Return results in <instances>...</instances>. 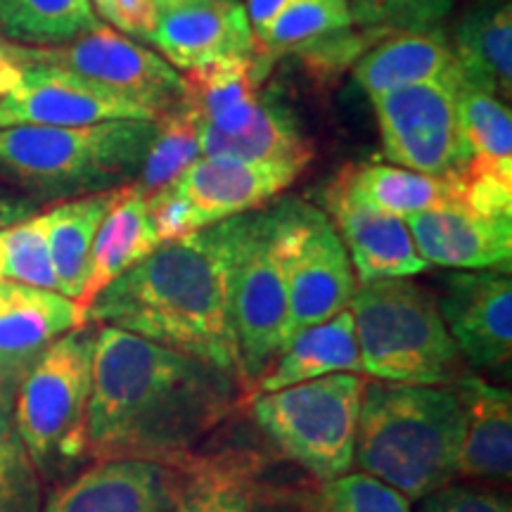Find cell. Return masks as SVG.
Segmentation results:
<instances>
[{"instance_id": "obj_1", "label": "cell", "mask_w": 512, "mask_h": 512, "mask_svg": "<svg viewBox=\"0 0 512 512\" xmlns=\"http://www.w3.org/2000/svg\"><path fill=\"white\" fill-rule=\"evenodd\" d=\"M238 396V375L102 325L88 403V458L181 470L233 413Z\"/></svg>"}, {"instance_id": "obj_2", "label": "cell", "mask_w": 512, "mask_h": 512, "mask_svg": "<svg viewBox=\"0 0 512 512\" xmlns=\"http://www.w3.org/2000/svg\"><path fill=\"white\" fill-rule=\"evenodd\" d=\"M245 216L159 245L88 304V323L131 332L240 377L233 261Z\"/></svg>"}, {"instance_id": "obj_3", "label": "cell", "mask_w": 512, "mask_h": 512, "mask_svg": "<svg viewBox=\"0 0 512 512\" xmlns=\"http://www.w3.org/2000/svg\"><path fill=\"white\" fill-rule=\"evenodd\" d=\"M463 403L453 384L425 387L368 380L356 432V463L422 501L458 477Z\"/></svg>"}, {"instance_id": "obj_4", "label": "cell", "mask_w": 512, "mask_h": 512, "mask_svg": "<svg viewBox=\"0 0 512 512\" xmlns=\"http://www.w3.org/2000/svg\"><path fill=\"white\" fill-rule=\"evenodd\" d=\"M155 121L0 128V181L34 202H64L133 183Z\"/></svg>"}, {"instance_id": "obj_5", "label": "cell", "mask_w": 512, "mask_h": 512, "mask_svg": "<svg viewBox=\"0 0 512 512\" xmlns=\"http://www.w3.org/2000/svg\"><path fill=\"white\" fill-rule=\"evenodd\" d=\"M349 311L363 375L382 382L448 387L465 373L437 299L411 278H384L356 287Z\"/></svg>"}, {"instance_id": "obj_6", "label": "cell", "mask_w": 512, "mask_h": 512, "mask_svg": "<svg viewBox=\"0 0 512 512\" xmlns=\"http://www.w3.org/2000/svg\"><path fill=\"white\" fill-rule=\"evenodd\" d=\"M98 328L57 337L19 384L12 420L41 479H60L88 460V403Z\"/></svg>"}, {"instance_id": "obj_7", "label": "cell", "mask_w": 512, "mask_h": 512, "mask_svg": "<svg viewBox=\"0 0 512 512\" xmlns=\"http://www.w3.org/2000/svg\"><path fill=\"white\" fill-rule=\"evenodd\" d=\"M366 377L335 373L256 394L252 418L280 453L320 484L351 472Z\"/></svg>"}, {"instance_id": "obj_8", "label": "cell", "mask_w": 512, "mask_h": 512, "mask_svg": "<svg viewBox=\"0 0 512 512\" xmlns=\"http://www.w3.org/2000/svg\"><path fill=\"white\" fill-rule=\"evenodd\" d=\"M233 320L240 382L254 389L285 347L287 219L285 202L249 211L233 261Z\"/></svg>"}, {"instance_id": "obj_9", "label": "cell", "mask_w": 512, "mask_h": 512, "mask_svg": "<svg viewBox=\"0 0 512 512\" xmlns=\"http://www.w3.org/2000/svg\"><path fill=\"white\" fill-rule=\"evenodd\" d=\"M285 219L287 347L299 332L349 309L356 292V273L335 223L323 209L285 200Z\"/></svg>"}, {"instance_id": "obj_10", "label": "cell", "mask_w": 512, "mask_h": 512, "mask_svg": "<svg viewBox=\"0 0 512 512\" xmlns=\"http://www.w3.org/2000/svg\"><path fill=\"white\" fill-rule=\"evenodd\" d=\"M460 81H430L370 98L389 164L430 176L456 174L467 164L460 136Z\"/></svg>"}, {"instance_id": "obj_11", "label": "cell", "mask_w": 512, "mask_h": 512, "mask_svg": "<svg viewBox=\"0 0 512 512\" xmlns=\"http://www.w3.org/2000/svg\"><path fill=\"white\" fill-rule=\"evenodd\" d=\"M10 53L19 67L29 62L53 64L86 76L114 91L138 100L147 110L164 112L181 98V74L164 57L140 46L138 41L112 29L110 24L81 34L74 41L50 48H31L10 43Z\"/></svg>"}, {"instance_id": "obj_12", "label": "cell", "mask_w": 512, "mask_h": 512, "mask_svg": "<svg viewBox=\"0 0 512 512\" xmlns=\"http://www.w3.org/2000/svg\"><path fill=\"white\" fill-rule=\"evenodd\" d=\"M117 119L155 121L157 117L105 83L53 64H22V79L0 98V128L93 126Z\"/></svg>"}, {"instance_id": "obj_13", "label": "cell", "mask_w": 512, "mask_h": 512, "mask_svg": "<svg viewBox=\"0 0 512 512\" xmlns=\"http://www.w3.org/2000/svg\"><path fill=\"white\" fill-rule=\"evenodd\" d=\"M174 512H313L302 494L271 477L259 453L221 448L181 470Z\"/></svg>"}, {"instance_id": "obj_14", "label": "cell", "mask_w": 512, "mask_h": 512, "mask_svg": "<svg viewBox=\"0 0 512 512\" xmlns=\"http://www.w3.org/2000/svg\"><path fill=\"white\" fill-rule=\"evenodd\" d=\"M306 164L297 162H235L200 157L169 185L183 204L188 230L235 219L261 209L297 181Z\"/></svg>"}, {"instance_id": "obj_15", "label": "cell", "mask_w": 512, "mask_h": 512, "mask_svg": "<svg viewBox=\"0 0 512 512\" xmlns=\"http://www.w3.org/2000/svg\"><path fill=\"white\" fill-rule=\"evenodd\" d=\"M439 313L460 356L477 370L501 368L512 356L510 271H463L446 278Z\"/></svg>"}, {"instance_id": "obj_16", "label": "cell", "mask_w": 512, "mask_h": 512, "mask_svg": "<svg viewBox=\"0 0 512 512\" xmlns=\"http://www.w3.org/2000/svg\"><path fill=\"white\" fill-rule=\"evenodd\" d=\"M427 264L458 271H510L512 214H484L463 202H444L406 219Z\"/></svg>"}, {"instance_id": "obj_17", "label": "cell", "mask_w": 512, "mask_h": 512, "mask_svg": "<svg viewBox=\"0 0 512 512\" xmlns=\"http://www.w3.org/2000/svg\"><path fill=\"white\" fill-rule=\"evenodd\" d=\"M323 204L347 247L356 283L366 285L384 278H411L430 266L418 254L406 219L358 202L337 176L325 188Z\"/></svg>"}, {"instance_id": "obj_18", "label": "cell", "mask_w": 512, "mask_h": 512, "mask_svg": "<svg viewBox=\"0 0 512 512\" xmlns=\"http://www.w3.org/2000/svg\"><path fill=\"white\" fill-rule=\"evenodd\" d=\"M181 472L140 460H98L43 501L41 512H174Z\"/></svg>"}, {"instance_id": "obj_19", "label": "cell", "mask_w": 512, "mask_h": 512, "mask_svg": "<svg viewBox=\"0 0 512 512\" xmlns=\"http://www.w3.org/2000/svg\"><path fill=\"white\" fill-rule=\"evenodd\" d=\"M152 46H157L171 67L183 72L219 57L256 53L252 24L240 0L164 10Z\"/></svg>"}, {"instance_id": "obj_20", "label": "cell", "mask_w": 512, "mask_h": 512, "mask_svg": "<svg viewBox=\"0 0 512 512\" xmlns=\"http://www.w3.org/2000/svg\"><path fill=\"white\" fill-rule=\"evenodd\" d=\"M86 309L46 287L0 283V358L31 368L57 337L86 325Z\"/></svg>"}, {"instance_id": "obj_21", "label": "cell", "mask_w": 512, "mask_h": 512, "mask_svg": "<svg viewBox=\"0 0 512 512\" xmlns=\"http://www.w3.org/2000/svg\"><path fill=\"white\" fill-rule=\"evenodd\" d=\"M463 403V441L458 475L510 479L512 472V401L508 389L463 373L453 382Z\"/></svg>"}, {"instance_id": "obj_22", "label": "cell", "mask_w": 512, "mask_h": 512, "mask_svg": "<svg viewBox=\"0 0 512 512\" xmlns=\"http://www.w3.org/2000/svg\"><path fill=\"white\" fill-rule=\"evenodd\" d=\"M271 62L261 55H228L181 74V98L200 114L202 124L238 133L259 107L261 79Z\"/></svg>"}, {"instance_id": "obj_23", "label": "cell", "mask_w": 512, "mask_h": 512, "mask_svg": "<svg viewBox=\"0 0 512 512\" xmlns=\"http://www.w3.org/2000/svg\"><path fill=\"white\" fill-rule=\"evenodd\" d=\"M354 79L368 98L430 81H456L460 67L444 31H401L370 48L354 64Z\"/></svg>"}, {"instance_id": "obj_24", "label": "cell", "mask_w": 512, "mask_h": 512, "mask_svg": "<svg viewBox=\"0 0 512 512\" xmlns=\"http://www.w3.org/2000/svg\"><path fill=\"white\" fill-rule=\"evenodd\" d=\"M335 373L363 375L354 316L349 309L299 332L280 351V356L268 366L266 373L259 377V382L254 384V392H278V389L292 387V384L318 380V377Z\"/></svg>"}, {"instance_id": "obj_25", "label": "cell", "mask_w": 512, "mask_h": 512, "mask_svg": "<svg viewBox=\"0 0 512 512\" xmlns=\"http://www.w3.org/2000/svg\"><path fill=\"white\" fill-rule=\"evenodd\" d=\"M202 157L235 159V162H297L311 164L313 145L299 128L290 107L273 91L261 93L259 107L249 124L238 133H221L202 124Z\"/></svg>"}, {"instance_id": "obj_26", "label": "cell", "mask_w": 512, "mask_h": 512, "mask_svg": "<svg viewBox=\"0 0 512 512\" xmlns=\"http://www.w3.org/2000/svg\"><path fill=\"white\" fill-rule=\"evenodd\" d=\"M465 86L491 95L512 91V10L510 0H482L456 29L451 43Z\"/></svg>"}, {"instance_id": "obj_27", "label": "cell", "mask_w": 512, "mask_h": 512, "mask_svg": "<svg viewBox=\"0 0 512 512\" xmlns=\"http://www.w3.org/2000/svg\"><path fill=\"white\" fill-rule=\"evenodd\" d=\"M162 245L157 238V230L152 226L150 211L143 195L124 185L119 190L112 209L107 211L105 221L100 223L95 235L91 266H88V280L83 287L79 304L88 309L98 294L105 290L112 280L121 273L133 268Z\"/></svg>"}, {"instance_id": "obj_28", "label": "cell", "mask_w": 512, "mask_h": 512, "mask_svg": "<svg viewBox=\"0 0 512 512\" xmlns=\"http://www.w3.org/2000/svg\"><path fill=\"white\" fill-rule=\"evenodd\" d=\"M119 190L121 188L74 197V200L57 202L53 209L46 211L48 252L57 292L74 302H79L86 287L95 235L117 200Z\"/></svg>"}, {"instance_id": "obj_29", "label": "cell", "mask_w": 512, "mask_h": 512, "mask_svg": "<svg viewBox=\"0 0 512 512\" xmlns=\"http://www.w3.org/2000/svg\"><path fill=\"white\" fill-rule=\"evenodd\" d=\"M358 202L408 219L444 202H460L456 174L430 176L394 164H349L337 174Z\"/></svg>"}, {"instance_id": "obj_30", "label": "cell", "mask_w": 512, "mask_h": 512, "mask_svg": "<svg viewBox=\"0 0 512 512\" xmlns=\"http://www.w3.org/2000/svg\"><path fill=\"white\" fill-rule=\"evenodd\" d=\"M202 119L188 100L178 98L155 119V136L147 147L143 166L133 178L131 190L150 197L183 174L192 162L202 157L200 150Z\"/></svg>"}, {"instance_id": "obj_31", "label": "cell", "mask_w": 512, "mask_h": 512, "mask_svg": "<svg viewBox=\"0 0 512 512\" xmlns=\"http://www.w3.org/2000/svg\"><path fill=\"white\" fill-rule=\"evenodd\" d=\"M98 24L91 0H0V31L17 46H62Z\"/></svg>"}, {"instance_id": "obj_32", "label": "cell", "mask_w": 512, "mask_h": 512, "mask_svg": "<svg viewBox=\"0 0 512 512\" xmlns=\"http://www.w3.org/2000/svg\"><path fill=\"white\" fill-rule=\"evenodd\" d=\"M351 27L347 0H292L256 43V55L273 64L278 57L299 53L320 38Z\"/></svg>"}, {"instance_id": "obj_33", "label": "cell", "mask_w": 512, "mask_h": 512, "mask_svg": "<svg viewBox=\"0 0 512 512\" xmlns=\"http://www.w3.org/2000/svg\"><path fill=\"white\" fill-rule=\"evenodd\" d=\"M458 117L467 162L512 166V114L501 98L460 81Z\"/></svg>"}, {"instance_id": "obj_34", "label": "cell", "mask_w": 512, "mask_h": 512, "mask_svg": "<svg viewBox=\"0 0 512 512\" xmlns=\"http://www.w3.org/2000/svg\"><path fill=\"white\" fill-rule=\"evenodd\" d=\"M0 283L57 290L48 252L46 214H34L15 226L0 228Z\"/></svg>"}, {"instance_id": "obj_35", "label": "cell", "mask_w": 512, "mask_h": 512, "mask_svg": "<svg viewBox=\"0 0 512 512\" xmlns=\"http://www.w3.org/2000/svg\"><path fill=\"white\" fill-rule=\"evenodd\" d=\"M43 479L19 437L12 411H0V512H41Z\"/></svg>"}, {"instance_id": "obj_36", "label": "cell", "mask_w": 512, "mask_h": 512, "mask_svg": "<svg viewBox=\"0 0 512 512\" xmlns=\"http://www.w3.org/2000/svg\"><path fill=\"white\" fill-rule=\"evenodd\" d=\"M354 27L401 34L437 29L456 0H347Z\"/></svg>"}, {"instance_id": "obj_37", "label": "cell", "mask_w": 512, "mask_h": 512, "mask_svg": "<svg viewBox=\"0 0 512 512\" xmlns=\"http://www.w3.org/2000/svg\"><path fill=\"white\" fill-rule=\"evenodd\" d=\"M323 512H411V501L368 472L342 475L320 486Z\"/></svg>"}, {"instance_id": "obj_38", "label": "cell", "mask_w": 512, "mask_h": 512, "mask_svg": "<svg viewBox=\"0 0 512 512\" xmlns=\"http://www.w3.org/2000/svg\"><path fill=\"white\" fill-rule=\"evenodd\" d=\"M418 512H512L510 498L482 486L446 484L422 498Z\"/></svg>"}, {"instance_id": "obj_39", "label": "cell", "mask_w": 512, "mask_h": 512, "mask_svg": "<svg viewBox=\"0 0 512 512\" xmlns=\"http://www.w3.org/2000/svg\"><path fill=\"white\" fill-rule=\"evenodd\" d=\"M159 15L162 10L155 0H114L110 24L133 41L152 43Z\"/></svg>"}, {"instance_id": "obj_40", "label": "cell", "mask_w": 512, "mask_h": 512, "mask_svg": "<svg viewBox=\"0 0 512 512\" xmlns=\"http://www.w3.org/2000/svg\"><path fill=\"white\" fill-rule=\"evenodd\" d=\"M290 3L292 0H247L245 12H247L249 24H252L254 43H259L261 38L266 36V31L271 29V24Z\"/></svg>"}, {"instance_id": "obj_41", "label": "cell", "mask_w": 512, "mask_h": 512, "mask_svg": "<svg viewBox=\"0 0 512 512\" xmlns=\"http://www.w3.org/2000/svg\"><path fill=\"white\" fill-rule=\"evenodd\" d=\"M36 207L38 202L31 200V197L0 188V228L15 226V223L29 219V216L36 214Z\"/></svg>"}, {"instance_id": "obj_42", "label": "cell", "mask_w": 512, "mask_h": 512, "mask_svg": "<svg viewBox=\"0 0 512 512\" xmlns=\"http://www.w3.org/2000/svg\"><path fill=\"white\" fill-rule=\"evenodd\" d=\"M27 366H17V363L0 358V411H12L17 389L27 375Z\"/></svg>"}, {"instance_id": "obj_43", "label": "cell", "mask_w": 512, "mask_h": 512, "mask_svg": "<svg viewBox=\"0 0 512 512\" xmlns=\"http://www.w3.org/2000/svg\"><path fill=\"white\" fill-rule=\"evenodd\" d=\"M22 79V67L10 53V41L0 36V98L8 95Z\"/></svg>"}, {"instance_id": "obj_44", "label": "cell", "mask_w": 512, "mask_h": 512, "mask_svg": "<svg viewBox=\"0 0 512 512\" xmlns=\"http://www.w3.org/2000/svg\"><path fill=\"white\" fill-rule=\"evenodd\" d=\"M159 10H176L188 8V5H202V3H238V0H155Z\"/></svg>"}, {"instance_id": "obj_45", "label": "cell", "mask_w": 512, "mask_h": 512, "mask_svg": "<svg viewBox=\"0 0 512 512\" xmlns=\"http://www.w3.org/2000/svg\"><path fill=\"white\" fill-rule=\"evenodd\" d=\"M95 12L98 17L105 19V22H112V8H114V0H91Z\"/></svg>"}]
</instances>
